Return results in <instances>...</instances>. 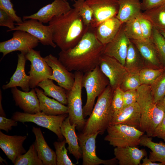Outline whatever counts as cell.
<instances>
[{
    "label": "cell",
    "instance_id": "37",
    "mask_svg": "<svg viewBox=\"0 0 165 165\" xmlns=\"http://www.w3.org/2000/svg\"><path fill=\"white\" fill-rule=\"evenodd\" d=\"M151 40L153 44L160 62L165 68V39L157 29L153 27Z\"/></svg>",
    "mask_w": 165,
    "mask_h": 165
},
{
    "label": "cell",
    "instance_id": "19",
    "mask_svg": "<svg viewBox=\"0 0 165 165\" xmlns=\"http://www.w3.org/2000/svg\"><path fill=\"white\" fill-rule=\"evenodd\" d=\"M11 89L16 105L24 112L33 114L41 112L39 101L35 88L28 92L20 90L17 87Z\"/></svg>",
    "mask_w": 165,
    "mask_h": 165
},
{
    "label": "cell",
    "instance_id": "2",
    "mask_svg": "<svg viewBox=\"0 0 165 165\" xmlns=\"http://www.w3.org/2000/svg\"><path fill=\"white\" fill-rule=\"evenodd\" d=\"M48 23L52 29L53 42L62 51L75 46L87 27L74 8L66 13L53 17Z\"/></svg>",
    "mask_w": 165,
    "mask_h": 165
},
{
    "label": "cell",
    "instance_id": "35",
    "mask_svg": "<svg viewBox=\"0 0 165 165\" xmlns=\"http://www.w3.org/2000/svg\"><path fill=\"white\" fill-rule=\"evenodd\" d=\"M125 33L130 40L143 39L138 17L124 23Z\"/></svg>",
    "mask_w": 165,
    "mask_h": 165
},
{
    "label": "cell",
    "instance_id": "42",
    "mask_svg": "<svg viewBox=\"0 0 165 165\" xmlns=\"http://www.w3.org/2000/svg\"><path fill=\"white\" fill-rule=\"evenodd\" d=\"M143 39H150L152 37L153 27L151 23L141 14L138 17Z\"/></svg>",
    "mask_w": 165,
    "mask_h": 165
},
{
    "label": "cell",
    "instance_id": "11",
    "mask_svg": "<svg viewBox=\"0 0 165 165\" xmlns=\"http://www.w3.org/2000/svg\"><path fill=\"white\" fill-rule=\"evenodd\" d=\"M99 133L90 135L85 134L82 132L77 135L82 158L83 165H114L117 163V160L115 157L107 160L99 158L96 151V139Z\"/></svg>",
    "mask_w": 165,
    "mask_h": 165
},
{
    "label": "cell",
    "instance_id": "15",
    "mask_svg": "<svg viewBox=\"0 0 165 165\" xmlns=\"http://www.w3.org/2000/svg\"><path fill=\"white\" fill-rule=\"evenodd\" d=\"M93 13V28L102 22L116 16L119 9L118 0H85Z\"/></svg>",
    "mask_w": 165,
    "mask_h": 165
},
{
    "label": "cell",
    "instance_id": "34",
    "mask_svg": "<svg viewBox=\"0 0 165 165\" xmlns=\"http://www.w3.org/2000/svg\"><path fill=\"white\" fill-rule=\"evenodd\" d=\"M72 6L75 8L82 18L85 25L91 26L93 20V13L90 7L86 4L85 0H74Z\"/></svg>",
    "mask_w": 165,
    "mask_h": 165
},
{
    "label": "cell",
    "instance_id": "14",
    "mask_svg": "<svg viewBox=\"0 0 165 165\" xmlns=\"http://www.w3.org/2000/svg\"><path fill=\"white\" fill-rule=\"evenodd\" d=\"M130 41L125 33L123 23L114 38L104 45L103 54L116 59L124 66Z\"/></svg>",
    "mask_w": 165,
    "mask_h": 165
},
{
    "label": "cell",
    "instance_id": "7",
    "mask_svg": "<svg viewBox=\"0 0 165 165\" xmlns=\"http://www.w3.org/2000/svg\"><path fill=\"white\" fill-rule=\"evenodd\" d=\"M107 130L104 140L115 147L137 146L140 145V138L145 133L133 127L121 124L109 125Z\"/></svg>",
    "mask_w": 165,
    "mask_h": 165
},
{
    "label": "cell",
    "instance_id": "31",
    "mask_svg": "<svg viewBox=\"0 0 165 165\" xmlns=\"http://www.w3.org/2000/svg\"><path fill=\"white\" fill-rule=\"evenodd\" d=\"M53 80L46 79L38 83L37 86L43 90L44 94L46 95L51 97L61 103L67 105L66 90L55 84Z\"/></svg>",
    "mask_w": 165,
    "mask_h": 165
},
{
    "label": "cell",
    "instance_id": "16",
    "mask_svg": "<svg viewBox=\"0 0 165 165\" xmlns=\"http://www.w3.org/2000/svg\"><path fill=\"white\" fill-rule=\"evenodd\" d=\"M53 71L49 79L56 81L66 90H70L75 82V75L69 71L56 57L50 54L44 57Z\"/></svg>",
    "mask_w": 165,
    "mask_h": 165
},
{
    "label": "cell",
    "instance_id": "46",
    "mask_svg": "<svg viewBox=\"0 0 165 165\" xmlns=\"http://www.w3.org/2000/svg\"><path fill=\"white\" fill-rule=\"evenodd\" d=\"M165 5V0H142L141 9L145 11Z\"/></svg>",
    "mask_w": 165,
    "mask_h": 165
},
{
    "label": "cell",
    "instance_id": "21",
    "mask_svg": "<svg viewBox=\"0 0 165 165\" xmlns=\"http://www.w3.org/2000/svg\"><path fill=\"white\" fill-rule=\"evenodd\" d=\"M25 53H21L18 54L17 64L16 69L7 84L2 86L3 90L19 86L24 92H28L30 90V76L25 72V68L27 59Z\"/></svg>",
    "mask_w": 165,
    "mask_h": 165
},
{
    "label": "cell",
    "instance_id": "41",
    "mask_svg": "<svg viewBox=\"0 0 165 165\" xmlns=\"http://www.w3.org/2000/svg\"><path fill=\"white\" fill-rule=\"evenodd\" d=\"M123 92L119 87L114 90L111 101V106L114 114L118 112L123 107Z\"/></svg>",
    "mask_w": 165,
    "mask_h": 165
},
{
    "label": "cell",
    "instance_id": "53",
    "mask_svg": "<svg viewBox=\"0 0 165 165\" xmlns=\"http://www.w3.org/2000/svg\"><path fill=\"white\" fill-rule=\"evenodd\" d=\"M0 162L2 163V162H4L5 163L7 164L6 161L5 160L3 159L1 156L0 157Z\"/></svg>",
    "mask_w": 165,
    "mask_h": 165
},
{
    "label": "cell",
    "instance_id": "39",
    "mask_svg": "<svg viewBox=\"0 0 165 165\" xmlns=\"http://www.w3.org/2000/svg\"><path fill=\"white\" fill-rule=\"evenodd\" d=\"M150 85L153 100L157 103L165 95V71Z\"/></svg>",
    "mask_w": 165,
    "mask_h": 165
},
{
    "label": "cell",
    "instance_id": "26",
    "mask_svg": "<svg viewBox=\"0 0 165 165\" xmlns=\"http://www.w3.org/2000/svg\"><path fill=\"white\" fill-rule=\"evenodd\" d=\"M32 131L35 140L34 142L38 154L44 165H57L55 153L47 143L39 128L32 127Z\"/></svg>",
    "mask_w": 165,
    "mask_h": 165
},
{
    "label": "cell",
    "instance_id": "18",
    "mask_svg": "<svg viewBox=\"0 0 165 165\" xmlns=\"http://www.w3.org/2000/svg\"><path fill=\"white\" fill-rule=\"evenodd\" d=\"M26 136H11L0 131V148L13 163L21 155L26 152L23 143Z\"/></svg>",
    "mask_w": 165,
    "mask_h": 165
},
{
    "label": "cell",
    "instance_id": "6",
    "mask_svg": "<svg viewBox=\"0 0 165 165\" xmlns=\"http://www.w3.org/2000/svg\"><path fill=\"white\" fill-rule=\"evenodd\" d=\"M75 82L72 89L66 90L68 114L71 124L75 123L79 130H83L86 120L84 117L82 99V79L83 73L75 72Z\"/></svg>",
    "mask_w": 165,
    "mask_h": 165
},
{
    "label": "cell",
    "instance_id": "47",
    "mask_svg": "<svg viewBox=\"0 0 165 165\" xmlns=\"http://www.w3.org/2000/svg\"><path fill=\"white\" fill-rule=\"evenodd\" d=\"M17 122L11 119H9L5 116H0V129L8 132L12 129L13 126L17 125Z\"/></svg>",
    "mask_w": 165,
    "mask_h": 165
},
{
    "label": "cell",
    "instance_id": "52",
    "mask_svg": "<svg viewBox=\"0 0 165 165\" xmlns=\"http://www.w3.org/2000/svg\"><path fill=\"white\" fill-rule=\"evenodd\" d=\"M159 31L165 39V30H161Z\"/></svg>",
    "mask_w": 165,
    "mask_h": 165
},
{
    "label": "cell",
    "instance_id": "38",
    "mask_svg": "<svg viewBox=\"0 0 165 165\" xmlns=\"http://www.w3.org/2000/svg\"><path fill=\"white\" fill-rule=\"evenodd\" d=\"M165 71V68L156 69L145 67L142 68L139 72L141 85H151Z\"/></svg>",
    "mask_w": 165,
    "mask_h": 165
},
{
    "label": "cell",
    "instance_id": "20",
    "mask_svg": "<svg viewBox=\"0 0 165 165\" xmlns=\"http://www.w3.org/2000/svg\"><path fill=\"white\" fill-rule=\"evenodd\" d=\"M141 120L140 108L136 102L123 107L114 114L110 125L124 124L138 129L140 127Z\"/></svg>",
    "mask_w": 165,
    "mask_h": 165
},
{
    "label": "cell",
    "instance_id": "48",
    "mask_svg": "<svg viewBox=\"0 0 165 165\" xmlns=\"http://www.w3.org/2000/svg\"><path fill=\"white\" fill-rule=\"evenodd\" d=\"M153 137L161 138L165 142V112L161 121L155 129Z\"/></svg>",
    "mask_w": 165,
    "mask_h": 165
},
{
    "label": "cell",
    "instance_id": "32",
    "mask_svg": "<svg viewBox=\"0 0 165 165\" xmlns=\"http://www.w3.org/2000/svg\"><path fill=\"white\" fill-rule=\"evenodd\" d=\"M142 15L158 30H165V5L144 11Z\"/></svg>",
    "mask_w": 165,
    "mask_h": 165
},
{
    "label": "cell",
    "instance_id": "27",
    "mask_svg": "<svg viewBox=\"0 0 165 165\" xmlns=\"http://www.w3.org/2000/svg\"><path fill=\"white\" fill-rule=\"evenodd\" d=\"M35 89L39 101L41 112L52 116L68 114L67 106L56 100L48 97L42 90L36 87Z\"/></svg>",
    "mask_w": 165,
    "mask_h": 165
},
{
    "label": "cell",
    "instance_id": "43",
    "mask_svg": "<svg viewBox=\"0 0 165 165\" xmlns=\"http://www.w3.org/2000/svg\"><path fill=\"white\" fill-rule=\"evenodd\" d=\"M0 9L6 13L16 23L23 22L21 18L16 15L10 0H0Z\"/></svg>",
    "mask_w": 165,
    "mask_h": 165
},
{
    "label": "cell",
    "instance_id": "8",
    "mask_svg": "<svg viewBox=\"0 0 165 165\" xmlns=\"http://www.w3.org/2000/svg\"><path fill=\"white\" fill-rule=\"evenodd\" d=\"M68 114L56 116L49 115L39 112L31 114L16 112L13 115L12 119L17 122H32L37 125L46 128L55 133L59 140L62 141L64 136L61 131V126Z\"/></svg>",
    "mask_w": 165,
    "mask_h": 165
},
{
    "label": "cell",
    "instance_id": "40",
    "mask_svg": "<svg viewBox=\"0 0 165 165\" xmlns=\"http://www.w3.org/2000/svg\"><path fill=\"white\" fill-rule=\"evenodd\" d=\"M141 85L139 77V72L128 73L120 86L124 92L137 89Z\"/></svg>",
    "mask_w": 165,
    "mask_h": 165
},
{
    "label": "cell",
    "instance_id": "10",
    "mask_svg": "<svg viewBox=\"0 0 165 165\" xmlns=\"http://www.w3.org/2000/svg\"><path fill=\"white\" fill-rule=\"evenodd\" d=\"M25 57L31 63L28 72L30 87L31 89L35 88L38 83L52 75V70L41 56L39 51L32 49L25 54Z\"/></svg>",
    "mask_w": 165,
    "mask_h": 165
},
{
    "label": "cell",
    "instance_id": "4",
    "mask_svg": "<svg viewBox=\"0 0 165 165\" xmlns=\"http://www.w3.org/2000/svg\"><path fill=\"white\" fill-rule=\"evenodd\" d=\"M137 90L138 93L137 102L141 113L140 129L145 132L148 136L152 137L165 112L154 102L150 85H141Z\"/></svg>",
    "mask_w": 165,
    "mask_h": 165
},
{
    "label": "cell",
    "instance_id": "50",
    "mask_svg": "<svg viewBox=\"0 0 165 165\" xmlns=\"http://www.w3.org/2000/svg\"><path fill=\"white\" fill-rule=\"evenodd\" d=\"M156 104L159 107L165 112V95Z\"/></svg>",
    "mask_w": 165,
    "mask_h": 165
},
{
    "label": "cell",
    "instance_id": "33",
    "mask_svg": "<svg viewBox=\"0 0 165 165\" xmlns=\"http://www.w3.org/2000/svg\"><path fill=\"white\" fill-rule=\"evenodd\" d=\"M15 165H44L39 157L34 142L31 145L27 152L16 160Z\"/></svg>",
    "mask_w": 165,
    "mask_h": 165
},
{
    "label": "cell",
    "instance_id": "25",
    "mask_svg": "<svg viewBox=\"0 0 165 165\" xmlns=\"http://www.w3.org/2000/svg\"><path fill=\"white\" fill-rule=\"evenodd\" d=\"M76 127L75 123L71 124L68 116L63 122L61 128L62 134L68 145L67 149L78 161L82 157V153L75 131Z\"/></svg>",
    "mask_w": 165,
    "mask_h": 165
},
{
    "label": "cell",
    "instance_id": "29",
    "mask_svg": "<svg viewBox=\"0 0 165 165\" xmlns=\"http://www.w3.org/2000/svg\"><path fill=\"white\" fill-rule=\"evenodd\" d=\"M140 145L146 147L151 150L149 159L152 162H159L165 165V143L160 141L155 142L152 137L143 135L140 138Z\"/></svg>",
    "mask_w": 165,
    "mask_h": 165
},
{
    "label": "cell",
    "instance_id": "23",
    "mask_svg": "<svg viewBox=\"0 0 165 165\" xmlns=\"http://www.w3.org/2000/svg\"><path fill=\"white\" fill-rule=\"evenodd\" d=\"M114 151L119 165H141V160L147 155L145 149L136 146L116 147Z\"/></svg>",
    "mask_w": 165,
    "mask_h": 165
},
{
    "label": "cell",
    "instance_id": "1",
    "mask_svg": "<svg viewBox=\"0 0 165 165\" xmlns=\"http://www.w3.org/2000/svg\"><path fill=\"white\" fill-rule=\"evenodd\" d=\"M104 45L97 39L93 28L87 27L78 43L73 47L58 53L59 60L69 71L86 73L98 65Z\"/></svg>",
    "mask_w": 165,
    "mask_h": 165
},
{
    "label": "cell",
    "instance_id": "9",
    "mask_svg": "<svg viewBox=\"0 0 165 165\" xmlns=\"http://www.w3.org/2000/svg\"><path fill=\"white\" fill-rule=\"evenodd\" d=\"M10 39L0 43V52L3 57L15 51H19L26 54L37 46L39 40L29 33L22 31L16 30Z\"/></svg>",
    "mask_w": 165,
    "mask_h": 165
},
{
    "label": "cell",
    "instance_id": "5",
    "mask_svg": "<svg viewBox=\"0 0 165 165\" xmlns=\"http://www.w3.org/2000/svg\"><path fill=\"white\" fill-rule=\"evenodd\" d=\"M109 84L107 78L101 71L98 66L83 74L82 86L86 94V101L83 107L84 117L90 116L94 106L96 98L100 95Z\"/></svg>",
    "mask_w": 165,
    "mask_h": 165
},
{
    "label": "cell",
    "instance_id": "24",
    "mask_svg": "<svg viewBox=\"0 0 165 165\" xmlns=\"http://www.w3.org/2000/svg\"><path fill=\"white\" fill-rule=\"evenodd\" d=\"M130 40L138 50L145 65H147V67L156 69L164 68L160 62L155 47L151 39Z\"/></svg>",
    "mask_w": 165,
    "mask_h": 165
},
{
    "label": "cell",
    "instance_id": "44",
    "mask_svg": "<svg viewBox=\"0 0 165 165\" xmlns=\"http://www.w3.org/2000/svg\"><path fill=\"white\" fill-rule=\"evenodd\" d=\"M138 93L137 89L131 90L124 91L123 93V107L137 102Z\"/></svg>",
    "mask_w": 165,
    "mask_h": 165
},
{
    "label": "cell",
    "instance_id": "17",
    "mask_svg": "<svg viewBox=\"0 0 165 165\" xmlns=\"http://www.w3.org/2000/svg\"><path fill=\"white\" fill-rule=\"evenodd\" d=\"M67 0H54L40 9L36 13L29 16H24V20L34 19L42 23H48L54 17L61 15L68 12L71 9Z\"/></svg>",
    "mask_w": 165,
    "mask_h": 165
},
{
    "label": "cell",
    "instance_id": "3",
    "mask_svg": "<svg viewBox=\"0 0 165 165\" xmlns=\"http://www.w3.org/2000/svg\"><path fill=\"white\" fill-rule=\"evenodd\" d=\"M114 90L109 84L98 97L89 118L86 120L82 133L102 135L110 124L114 112L111 101Z\"/></svg>",
    "mask_w": 165,
    "mask_h": 165
},
{
    "label": "cell",
    "instance_id": "22",
    "mask_svg": "<svg viewBox=\"0 0 165 165\" xmlns=\"http://www.w3.org/2000/svg\"><path fill=\"white\" fill-rule=\"evenodd\" d=\"M123 24L116 16L107 19L92 28L97 39L104 45L114 38Z\"/></svg>",
    "mask_w": 165,
    "mask_h": 165
},
{
    "label": "cell",
    "instance_id": "49",
    "mask_svg": "<svg viewBox=\"0 0 165 165\" xmlns=\"http://www.w3.org/2000/svg\"><path fill=\"white\" fill-rule=\"evenodd\" d=\"M142 163L141 165H165L161 163H156L152 162L146 156L142 159Z\"/></svg>",
    "mask_w": 165,
    "mask_h": 165
},
{
    "label": "cell",
    "instance_id": "30",
    "mask_svg": "<svg viewBox=\"0 0 165 165\" xmlns=\"http://www.w3.org/2000/svg\"><path fill=\"white\" fill-rule=\"evenodd\" d=\"M124 66L128 73L139 72L146 67L141 54L131 41L128 47Z\"/></svg>",
    "mask_w": 165,
    "mask_h": 165
},
{
    "label": "cell",
    "instance_id": "36",
    "mask_svg": "<svg viewBox=\"0 0 165 165\" xmlns=\"http://www.w3.org/2000/svg\"><path fill=\"white\" fill-rule=\"evenodd\" d=\"M66 140L61 141H55L53 143L57 156V165H75L78 163H73L69 157L68 150L65 147Z\"/></svg>",
    "mask_w": 165,
    "mask_h": 165
},
{
    "label": "cell",
    "instance_id": "28",
    "mask_svg": "<svg viewBox=\"0 0 165 165\" xmlns=\"http://www.w3.org/2000/svg\"><path fill=\"white\" fill-rule=\"evenodd\" d=\"M116 17L122 23L137 18L142 14L140 0H118Z\"/></svg>",
    "mask_w": 165,
    "mask_h": 165
},
{
    "label": "cell",
    "instance_id": "51",
    "mask_svg": "<svg viewBox=\"0 0 165 165\" xmlns=\"http://www.w3.org/2000/svg\"><path fill=\"white\" fill-rule=\"evenodd\" d=\"M2 93L1 90H0V116H3L6 117V115L5 114L4 110L3 108L2 104Z\"/></svg>",
    "mask_w": 165,
    "mask_h": 165
},
{
    "label": "cell",
    "instance_id": "12",
    "mask_svg": "<svg viewBox=\"0 0 165 165\" xmlns=\"http://www.w3.org/2000/svg\"><path fill=\"white\" fill-rule=\"evenodd\" d=\"M98 66L113 90L120 87L128 74L125 66L118 60L104 54L101 57Z\"/></svg>",
    "mask_w": 165,
    "mask_h": 165
},
{
    "label": "cell",
    "instance_id": "45",
    "mask_svg": "<svg viewBox=\"0 0 165 165\" xmlns=\"http://www.w3.org/2000/svg\"><path fill=\"white\" fill-rule=\"evenodd\" d=\"M13 20L5 11L0 9V26L8 27L9 29L7 32L11 31L15 27Z\"/></svg>",
    "mask_w": 165,
    "mask_h": 165
},
{
    "label": "cell",
    "instance_id": "13",
    "mask_svg": "<svg viewBox=\"0 0 165 165\" xmlns=\"http://www.w3.org/2000/svg\"><path fill=\"white\" fill-rule=\"evenodd\" d=\"M16 25L11 31L19 30L27 32L38 39L43 45L50 46L53 48L57 45L53 39L51 28L46 26L38 20L29 19L21 23H15Z\"/></svg>",
    "mask_w": 165,
    "mask_h": 165
}]
</instances>
